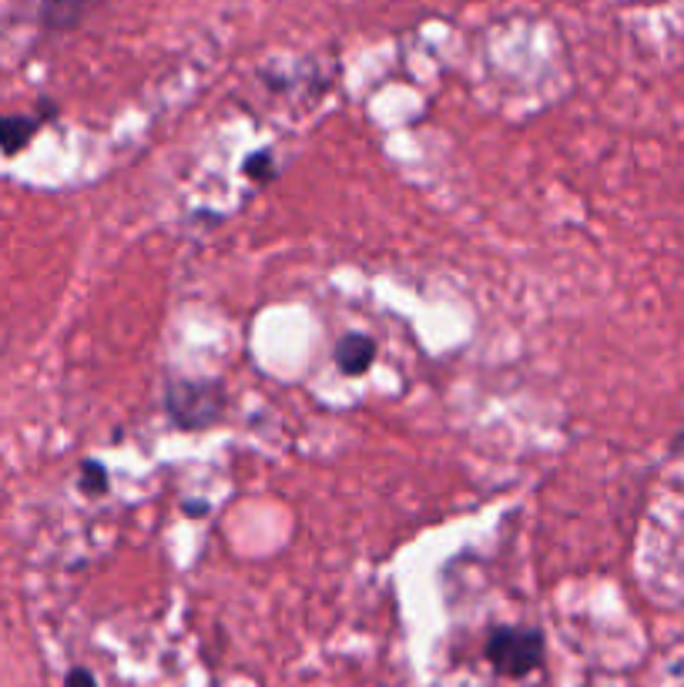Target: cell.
<instances>
[{
	"mask_svg": "<svg viewBox=\"0 0 684 687\" xmlns=\"http://www.w3.org/2000/svg\"><path fill=\"white\" fill-rule=\"evenodd\" d=\"M164 413L182 429H205L225 413V390L216 379H171L164 390Z\"/></svg>",
	"mask_w": 684,
	"mask_h": 687,
	"instance_id": "obj_1",
	"label": "cell"
},
{
	"mask_svg": "<svg viewBox=\"0 0 684 687\" xmlns=\"http://www.w3.org/2000/svg\"><path fill=\"white\" fill-rule=\"evenodd\" d=\"M487 661L503 677H527L543 664V634L534 627H497L487 637Z\"/></svg>",
	"mask_w": 684,
	"mask_h": 687,
	"instance_id": "obj_2",
	"label": "cell"
},
{
	"mask_svg": "<svg viewBox=\"0 0 684 687\" xmlns=\"http://www.w3.org/2000/svg\"><path fill=\"white\" fill-rule=\"evenodd\" d=\"M45 114H54V108H48ZM45 114H0V151L8 158L21 155L40 132Z\"/></svg>",
	"mask_w": 684,
	"mask_h": 687,
	"instance_id": "obj_3",
	"label": "cell"
},
{
	"mask_svg": "<svg viewBox=\"0 0 684 687\" xmlns=\"http://www.w3.org/2000/svg\"><path fill=\"white\" fill-rule=\"evenodd\" d=\"M376 359V342L363 332H350V335H342L339 339V346H335V366L342 372H350V376H359L372 366Z\"/></svg>",
	"mask_w": 684,
	"mask_h": 687,
	"instance_id": "obj_4",
	"label": "cell"
},
{
	"mask_svg": "<svg viewBox=\"0 0 684 687\" xmlns=\"http://www.w3.org/2000/svg\"><path fill=\"white\" fill-rule=\"evenodd\" d=\"M98 0H45V11H40V21L51 30H68L74 27L84 14H88Z\"/></svg>",
	"mask_w": 684,
	"mask_h": 687,
	"instance_id": "obj_5",
	"label": "cell"
},
{
	"mask_svg": "<svg viewBox=\"0 0 684 687\" xmlns=\"http://www.w3.org/2000/svg\"><path fill=\"white\" fill-rule=\"evenodd\" d=\"M81 490L88 496H101L108 490V469L95 459H84L81 463Z\"/></svg>",
	"mask_w": 684,
	"mask_h": 687,
	"instance_id": "obj_6",
	"label": "cell"
},
{
	"mask_svg": "<svg viewBox=\"0 0 684 687\" xmlns=\"http://www.w3.org/2000/svg\"><path fill=\"white\" fill-rule=\"evenodd\" d=\"M245 175L252 182H272L276 179V158H272V151H255L245 161Z\"/></svg>",
	"mask_w": 684,
	"mask_h": 687,
	"instance_id": "obj_7",
	"label": "cell"
},
{
	"mask_svg": "<svg viewBox=\"0 0 684 687\" xmlns=\"http://www.w3.org/2000/svg\"><path fill=\"white\" fill-rule=\"evenodd\" d=\"M64 687H98V680H95V674L88 667H74L64 677Z\"/></svg>",
	"mask_w": 684,
	"mask_h": 687,
	"instance_id": "obj_8",
	"label": "cell"
},
{
	"mask_svg": "<svg viewBox=\"0 0 684 687\" xmlns=\"http://www.w3.org/2000/svg\"><path fill=\"white\" fill-rule=\"evenodd\" d=\"M674 453H684V433H681V437L674 440Z\"/></svg>",
	"mask_w": 684,
	"mask_h": 687,
	"instance_id": "obj_9",
	"label": "cell"
}]
</instances>
